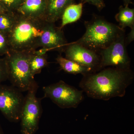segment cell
Here are the masks:
<instances>
[{
    "label": "cell",
    "mask_w": 134,
    "mask_h": 134,
    "mask_svg": "<svg viewBox=\"0 0 134 134\" xmlns=\"http://www.w3.org/2000/svg\"><path fill=\"white\" fill-rule=\"evenodd\" d=\"M16 12L7 11L0 14V32L8 35L16 19Z\"/></svg>",
    "instance_id": "cell-17"
},
{
    "label": "cell",
    "mask_w": 134,
    "mask_h": 134,
    "mask_svg": "<svg viewBox=\"0 0 134 134\" xmlns=\"http://www.w3.org/2000/svg\"><path fill=\"white\" fill-rule=\"evenodd\" d=\"M83 3H88L95 6L99 11L102 10L105 7L104 0H80Z\"/></svg>",
    "instance_id": "cell-21"
},
{
    "label": "cell",
    "mask_w": 134,
    "mask_h": 134,
    "mask_svg": "<svg viewBox=\"0 0 134 134\" xmlns=\"http://www.w3.org/2000/svg\"><path fill=\"white\" fill-rule=\"evenodd\" d=\"M10 50L7 35L0 32V56L6 55Z\"/></svg>",
    "instance_id": "cell-19"
},
{
    "label": "cell",
    "mask_w": 134,
    "mask_h": 134,
    "mask_svg": "<svg viewBox=\"0 0 134 134\" xmlns=\"http://www.w3.org/2000/svg\"><path fill=\"white\" fill-rule=\"evenodd\" d=\"M38 88L36 82L25 97L20 120L22 134H35L38 130L42 114L41 99L36 96Z\"/></svg>",
    "instance_id": "cell-5"
},
{
    "label": "cell",
    "mask_w": 134,
    "mask_h": 134,
    "mask_svg": "<svg viewBox=\"0 0 134 134\" xmlns=\"http://www.w3.org/2000/svg\"><path fill=\"white\" fill-rule=\"evenodd\" d=\"M115 18L119 23V26L122 29L126 27L130 29L134 27V9L130 8L129 6H120Z\"/></svg>",
    "instance_id": "cell-15"
},
{
    "label": "cell",
    "mask_w": 134,
    "mask_h": 134,
    "mask_svg": "<svg viewBox=\"0 0 134 134\" xmlns=\"http://www.w3.org/2000/svg\"><path fill=\"white\" fill-rule=\"evenodd\" d=\"M8 79L7 68L5 57L0 58V84Z\"/></svg>",
    "instance_id": "cell-20"
},
{
    "label": "cell",
    "mask_w": 134,
    "mask_h": 134,
    "mask_svg": "<svg viewBox=\"0 0 134 134\" xmlns=\"http://www.w3.org/2000/svg\"><path fill=\"white\" fill-rule=\"evenodd\" d=\"M24 0H0V3L7 11L16 12Z\"/></svg>",
    "instance_id": "cell-18"
},
{
    "label": "cell",
    "mask_w": 134,
    "mask_h": 134,
    "mask_svg": "<svg viewBox=\"0 0 134 134\" xmlns=\"http://www.w3.org/2000/svg\"><path fill=\"white\" fill-rule=\"evenodd\" d=\"M16 15L14 27L8 36L10 49L16 51L36 50L48 22L44 19L26 17L16 12Z\"/></svg>",
    "instance_id": "cell-2"
},
{
    "label": "cell",
    "mask_w": 134,
    "mask_h": 134,
    "mask_svg": "<svg viewBox=\"0 0 134 134\" xmlns=\"http://www.w3.org/2000/svg\"><path fill=\"white\" fill-rule=\"evenodd\" d=\"M48 65L46 54L37 55L34 54L33 52L30 61V70L32 77L34 78L36 75L40 74L42 70Z\"/></svg>",
    "instance_id": "cell-16"
},
{
    "label": "cell",
    "mask_w": 134,
    "mask_h": 134,
    "mask_svg": "<svg viewBox=\"0 0 134 134\" xmlns=\"http://www.w3.org/2000/svg\"><path fill=\"white\" fill-rule=\"evenodd\" d=\"M34 50H10L5 55L8 79L12 86L22 92L27 91L36 82L31 74L30 61Z\"/></svg>",
    "instance_id": "cell-4"
},
{
    "label": "cell",
    "mask_w": 134,
    "mask_h": 134,
    "mask_svg": "<svg viewBox=\"0 0 134 134\" xmlns=\"http://www.w3.org/2000/svg\"><path fill=\"white\" fill-rule=\"evenodd\" d=\"M125 32L107 48L98 53L100 56V70L107 67L123 69H130V60L125 43Z\"/></svg>",
    "instance_id": "cell-7"
},
{
    "label": "cell",
    "mask_w": 134,
    "mask_h": 134,
    "mask_svg": "<svg viewBox=\"0 0 134 134\" xmlns=\"http://www.w3.org/2000/svg\"><path fill=\"white\" fill-rule=\"evenodd\" d=\"M130 32L125 37V43L127 46L129 44L134 40V27L131 28Z\"/></svg>",
    "instance_id": "cell-22"
},
{
    "label": "cell",
    "mask_w": 134,
    "mask_h": 134,
    "mask_svg": "<svg viewBox=\"0 0 134 134\" xmlns=\"http://www.w3.org/2000/svg\"><path fill=\"white\" fill-rule=\"evenodd\" d=\"M63 52L65 58L88 68L93 73L100 70V56L97 52L75 42L68 44Z\"/></svg>",
    "instance_id": "cell-9"
},
{
    "label": "cell",
    "mask_w": 134,
    "mask_h": 134,
    "mask_svg": "<svg viewBox=\"0 0 134 134\" xmlns=\"http://www.w3.org/2000/svg\"><path fill=\"white\" fill-rule=\"evenodd\" d=\"M56 60L61 69L69 74L74 75L81 74L84 76L93 73L91 70L88 68L63 58L62 55H58Z\"/></svg>",
    "instance_id": "cell-14"
},
{
    "label": "cell",
    "mask_w": 134,
    "mask_h": 134,
    "mask_svg": "<svg viewBox=\"0 0 134 134\" xmlns=\"http://www.w3.org/2000/svg\"><path fill=\"white\" fill-rule=\"evenodd\" d=\"M0 134H4L1 124H0Z\"/></svg>",
    "instance_id": "cell-25"
},
{
    "label": "cell",
    "mask_w": 134,
    "mask_h": 134,
    "mask_svg": "<svg viewBox=\"0 0 134 134\" xmlns=\"http://www.w3.org/2000/svg\"><path fill=\"white\" fill-rule=\"evenodd\" d=\"M44 97L50 98L62 108H76L84 98L82 91L79 90L62 81L43 88Z\"/></svg>",
    "instance_id": "cell-6"
},
{
    "label": "cell",
    "mask_w": 134,
    "mask_h": 134,
    "mask_svg": "<svg viewBox=\"0 0 134 134\" xmlns=\"http://www.w3.org/2000/svg\"><path fill=\"white\" fill-rule=\"evenodd\" d=\"M125 6H129V4H133V2L131 0H123Z\"/></svg>",
    "instance_id": "cell-24"
},
{
    "label": "cell",
    "mask_w": 134,
    "mask_h": 134,
    "mask_svg": "<svg viewBox=\"0 0 134 134\" xmlns=\"http://www.w3.org/2000/svg\"><path fill=\"white\" fill-rule=\"evenodd\" d=\"M83 3H73L69 5L65 10L61 19V24L60 28L63 29L67 25L72 23L80 19L82 14Z\"/></svg>",
    "instance_id": "cell-13"
},
{
    "label": "cell",
    "mask_w": 134,
    "mask_h": 134,
    "mask_svg": "<svg viewBox=\"0 0 134 134\" xmlns=\"http://www.w3.org/2000/svg\"><path fill=\"white\" fill-rule=\"evenodd\" d=\"M74 0H47L44 19L46 21L54 23L60 19L64 10Z\"/></svg>",
    "instance_id": "cell-12"
},
{
    "label": "cell",
    "mask_w": 134,
    "mask_h": 134,
    "mask_svg": "<svg viewBox=\"0 0 134 134\" xmlns=\"http://www.w3.org/2000/svg\"><path fill=\"white\" fill-rule=\"evenodd\" d=\"M7 11V10L3 7L2 4L0 3V14Z\"/></svg>",
    "instance_id": "cell-23"
},
{
    "label": "cell",
    "mask_w": 134,
    "mask_h": 134,
    "mask_svg": "<svg viewBox=\"0 0 134 134\" xmlns=\"http://www.w3.org/2000/svg\"><path fill=\"white\" fill-rule=\"evenodd\" d=\"M134 78L133 72L130 69L107 67L83 76L79 86L89 97L107 100L125 96Z\"/></svg>",
    "instance_id": "cell-1"
},
{
    "label": "cell",
    "mask_w": 134,
    "mask_h": 134,
    "mask_svg": "<svg viewBox=\"0 0 134 134\" xmlns=\"http://www.w3.org/2000/svg\"><path fill=\"white\" fill-rule=\"evenodd\" d=\"M62 29L55 26L54 23L48 22L40 37L39 47L63 52L68 43Z\"/></svg>",
    "instance_id": "cell-10"
},
{
    "label": "cell",
    "mask_w": 134,
    "mask_h": 134,
    "mask_svg": "<svg viewBox=\"0 0 134 134\" xmlns=\"http://www.w3.org/2000/svg\"><path fill=\"white\" fill-rule=\"evenodd\" d=\"M85 33L75 42L98 53L125 32V29L98 16H93L91 21L85 22Z\"/></svg>",
    "instance_id": "cell-3"
},
{
    "label": "cell",
    "mask_w": 134,
    "mask_h": 134,
    "mask_svg": "<svg viewBox=\"0 0 134 134\" xmlns=\"http://www.w3.org/2000/svg\"><path fill=\"white\" fill-rule=\"evenodd\" d=\"M46 7L47 0H24L16 12L29 18L44 19Z\"/></svg>",
    "instance_id": "cell-11"
},
{
    "label": "cell",
    "mask_w": 134,
    "mask_h": 134,
    "mask_svg": "<svg viewBox=\"0 0 134 134\" xmlns=\"http://www.w3.org/2000/svg\"><path fill=\"white\" fill-rule=\"evenodd\" d=\"M22 92L12 85L0 84V111L10 122L20 121L25 97Z\"/></svg>",
    "instance_id": "cell-8"
}]
</instances>
